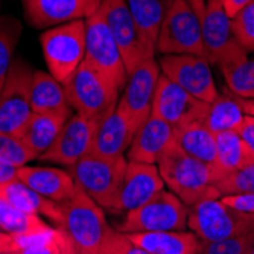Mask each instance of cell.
Listing matches in <instances>:
<instances>
[{
  "mask_svg": "<svg viewBox=\"0 0 254 254\" xmlns=\"http://www.w3.org/2000/svg\"><path fill=\"white\" fill-rule=\"evenodd\" d=\"M84 61L122 93L128 81L127 65L101 9L85 20Z\"/></svg>",
  "mask_w": 254,
  "mask_h": 254,
  "instance_id": "8",
  "label": "cell"
},
{
  "mask_svg": "<svg viewBox=\"0 0 254 254\" xmlns=\"http://www.w3.org/2000/svg\"><path fill=\"white\" fill-rule=\"evenodd\" d=\"M31 107L32 113L40 114H73V110L67 101L64 84L44 70H34L31 85Z\"/></svg>",
  "mask_w": 254,
  "mask_h": 254,
  "instance_id": "24",
  "label": "cell"
},
{
  "mask_svg": "<svg viewBox=\"0 0 254 254\" xmlns=\"http://www.w3.org/2000/svg\"><path fill=\"white\" fill-rule=\"evenodd\" d=\"M205 2H209V0H205Z\"/></svg>",
  "mask_w": 254,
  "mask_h": 254,
  "instance_id": "51",
  "label": "cell"
},
{
  "mask_svg": "<svg viewBox=\"0 0 254 254\" xmlns=\"http://www.w3.org/2000/svg\"><path fill=\"white\" fill-rule=\"evenodd\" d=\"M64 88L73 113L96 122L116 110L121 98V91L85 61L64 82Z\"/></svg>",
  "mask_w": 254,
  "mask_h": 254,
  "instance_id": "3",
  "label": "cell"
},
{
  "mask_svg": "<svg viewBox=\"0 0 254 254\" xmlns=\"http://www.w3.org/2000/svg\"><path fill=\"white\" fill-rule=\"evenodd\" d=\"M218 169L224 178L254 161V155L241 138L238 131H224L216 134Z\"/></svg>",
  "mask_w": 254,
  "mask_h": 254,
  "instance_id": "30",
  "label": "cell"
},
{
  "mask_svg": "<svg viewBox=\"0 0 254 254\" xmlns=\"http://www.w3.org/2000/svg\"><path fill=\"white\" fill-rule=\"evenodd\" d=\"M253 0H222V5H224L225 12L228 14V17L232 18L235 14H238L244 6H247Z\"/></svg>",
  "mask_w": 254,
  "mask_h": 254,
  "instance_id": "43",
  "label": "cell"
},
{
  "mask_svg": "<svg viewBox=\"0 0 254 254\" xmlns=\"http://www.w3.org/2000/svg\"><path fill=\"white\" fill-rule=\"evenodd\" d=\"M230 21L239 44L248 54H254V0L235 14Z\"/></svg>",
  "mask_w": 254,
  "mask_h": 254,
  "instance_id": "34",
  "label": "cell"
},
{
  "mask_svg": "<svg viewBox=\"0 0 254 254\" xmlns=\"http://www.w3.org/2000/svg\"><path fill=\"white\" fill-rule=\"evenodd\" d=\"M99 9L119 46L128 75L145 60L155 58L157 52L138 28L127 0H102Z\"/></svg>",
  "mask_w": 254,
  "mask_h": 254,
  "instance_id": "12",
  "label": "cell"
},
{
  "mask_svg": "<svg viewBox=\"0 0 254 254\" xmlns=\"http://www.w3.org/2000/svg\"><path fill=\"white\" fill-rule=\"evenodd\" d=\"M0 158H3L15 168L26 166L31 161L37 160L34 152L18 135L2 132H0Z\"/></svg>",
  "mask_w": 254,
  "mask_h": 254,
  "instance_id": "33",
  "label": "cell"
},
{
  "mask_svg": "<svg viewBox=\"0 0 254 254\" xmlns=\"http://www.w3.org/2000/svg\"><path fill=\"white\" fill-rule=\"evenodd\" d=\"M198 254H199V253H198Z\"/></svg>",
  "mask_w": 254,
  "mask_h": 254,
  "instance_id": "52",
  "label": "cell"
},
{
  "mask_svg": "<svg viewBox=\"0 0 254 254\" xmlns=\"http://www.w3.org/2000/svg\"><path fill=\"white\" fill-rule=\"evenodd\" d=\"M238 132L242 140L245 142V145L248 146L250 152L254 155V116L245 114L242 124L238 128Z\"/></svg>",
  "mask_w": 254,
  "mask_h": 254,
  "instance_id": "39",
  "label": "cell"
},
{
  "mask_svg": "<svg viewBox=\"0 0 254 254\" xmlns=\"http://www.w3.org/2000/svg\"><path fill=\"white\" fill-rule=\"evenodd\" d=\"M72 114H57V113H48V114H40L32 113L31 119L21 129L18 137L26 146L34 152L37 160L48 151L55 138L58 137L61 128L64 127L65 121L70 118Z\"/></svg>",
  "mask_w": 254,
  "mask_h": 254,
  "instance_id": "25",
  "label": "cell"
},
{
  "mask_svg": "<svg viewBox=\"0 0 254 254\" xmlns=\"http://www.w3.org/2000/svg\"><path fill=\"white\" fill-rule=\"evenodd\" d=\"M18 241L21 244V254H61V236L58 227L48 233Z\"/></svg>",
  "mask_w": 254,
  "mask_h": 254,
  "instance_id": "36",
  "label": "cell"
},
{
  "mask_svg": "<svg viewBox=\"0 0 254 254\" xmlns=\"http://www.w3.org/2000/svg\"><path fill=\"white\" fill-rule=\"evenodd\" d=\"M207 107V102L193 98L169 78L160 75L151 114L165 121L172 128H180L195 121H202Z\"/></svg>",
  "mask_w": 254,
  "mask_h": 254,
  "instance_id": "15",
  "label": "cell"
},
{
  "mask_svg": "<svg viewBox=\"0 0 254 254\" xmlns=\"http://www.w3.org/2000/svg\"><path fill=\"white\" fill-rule=\"evenodd\" d=\"M222 78L232 93L241 99H254V60L221 68Z\"/></svg>",
  "mask_w": 254,
  "mask_h": 254,
  "instance_id": "32",
  "label": "cell"
},
{
  "mask_svg": "<svg viewBox=\"0 0 254 254\" xmlns=\"http://www.w3.org/2000/svg\"><path fill=\"white\" fill-rule=\"evenodd\" d=\"M157 61L161 75L186 90L193 98L210 104L219 96L212 64L207 58L196 55H161Z\"/></svg>",
  "mask_w": 254,
  "mask_h": 254,
  "instance_id": "13",
  "label": "cell"
},
{
  "mask_svg": "<svg viewBox=\"0 0 254 254\" xmlns=\"http://www.w3.org/2000/svg\"><path fill=\"white\" fill-rule=\"evenodd\" d=\"M0 230L18 239L48 233L52 230L41 216L29 215L17 209L8 199L0 196Z\"/></svg>",
  "mask_w": 254,
  "mask_h": 254,
  "instance_id": "28",
  "label": "cell"
},
{
  "mask_svg": "<svg viewBox=\"0 0 254 254\" xmlns=\"http://www.w3.org/2000/svg\"><path fill=\"white\" fill-rule=\"evenodd\" d=\"M0 11H2V6H0Z\"/></svg>",
  "mask_w": 254,
  "mask_h": 254,
  "instance_id": "50",
  "label": "cell"
},
{
  "mask_svg": "<svg viewBox=\"0 0 254 254\" xmlns=\"http://www.w3.org/2000/svg\"><path fill=\"white\" fill-rule=\"evenodd\" d=\"M244 118L245 111L242 110L239 98L230 91V93L219 95L209 104L202 124L213 134H219L224 131H238Z\"/></svg>",
  "mask_w": 254,
  "mask_h": 254,
  "instance_id": "27",
  "label": "cell"
},
{
  "mask_svg": "<svg viewBox=\"0 0 254 254\" xmlns=\"http://www.w3.org/2000/svg\"><path fill=\"white\" fill-rule=\"evenodd\" d=\"M0 233H3V232H2V230H0Z\"/></svg>",
  "mask_w": 254,
  "mask_h": 254,
  "instance_id": "49",
  "label": "cell"
},
{
  "mask_svg": "<svg viewBox=\"0 0 254 254\" xmlns=\"http://www.w3.org/2000/svg\"><path fill=\"white\" fill-rule=\"evenodd\" d=\"M64 224L61 228L70 235L79 254H95L105 241L110 225L104 209L79 186L72 199L61 202Z\"/></svg>",
  "mask_w": 254,
  "mask_h": 254,
  "instance_id": "7",
  "label": "cell"
},
{
  "mask_svg": "<svg viewBox=\"0 0 254 254\" xmlns=\"http://www.w3.org/2000/svg\"><path fill=\"white\" fill-rule=\"evenodd\" d=\"M34 68L15 57L5 85L0 91V132L18 135L32 116L31 85Z\"/></svg>",
  "mask_w": 254,
  "mask_h": 254,
  "instance_id": "11",
  "label": "cell"
},
{
  "mask_svg": "<svg viewBox=\"0 0 254 254\" xmlns=\"http://www.w3.org/2000/svg\"><path fill=\"white\" fill-rule=\"evenodd\" d=\"M157 168L169 190L188 207L205 199L222 198L216 184L224 180V175L216 168L184 152L175 138L160 157Z\"/></svg>",
  "mask_w": 254,
  "mask_h": 254,
  "instance_id": "1",
  "label": "cell"
},
{
  "mask_svg": "<svg viewBox=\"0 0 254 254\" xmlns=\"http://www.w3.org/2000/svg\"><path fill=\"white\" fill-rule=\"evenodd\" d=\"M0 196H3L12 205H15L17 209L29 215L48 218L57 227H63L64 224V213L61 209V204L41 196L18 178L0 184Z\"/></svg>",
  "mask_w": 254,
  "mask_h": 254,
  "instance_id": "22",
  "label": "cell"
},
{
  "mask_svg": "<svg viewBox=\"0 0 254 254\" xmlns=\"http://www.w3.org/2000/svg\"><path fill=\"white\" fill-rule=\"evenodd\" d=\"M125 238L135 247L152 254H198L199 238L193 232H149L131 233Z\"/></svg>",
  "mask_w": 254,
  "mask_h": 254,
  "instance_id": "23",
  "label": "cell"
},
{
  "mask_svg": "<svg viewBox=\"0 0 254 254\" xmlns=\"http://www.w3.org/2000/svg\"><path fill=\"white\" fill-rule=\"evenodd\" d=\"M17 178L41 196L60 204L72 199L78 188L70 172L51 166H21Z\"/></svg>",
  "mask_w": 254,
  "mask_h": 254,
  "instance_id": "20",
  "label": "cell"
},
{
  "mask_svg": "<svg viewBox=\"0 0 254 254\" xmlns=\"http://www.w3.org/2000/svg\"><path fill=\"white\" fill-rule=\"evenodd\" d=\"M127 248L128 239L125 238V235L119 233L116 228L110 227L104 244L95 254H127Z\"/></svg>",
  "mask_w": 254,
  "mask_h": 254,
  "instance_id": "37",
  "label": "cell"
},
{
  "mask_svg": "<svg viewBox=\"0 0 254 254\" xmlns=\"http://www.w3.org/2000/svg\"><path fill=\"white\" fill-rule=\"evenodd\" d=\"M174 138L186 154L218 169L216 134L207 128L202 121H195L180 128H174Z\"/></svg>",
  "mask_w": 254,
  "mask_h": 254,
  "instance_id": "26",
  "label": "cell"
},
{
  "mask_svg": "<svg viewBox=\"0 0 254 254\" xmlns=\"http://www.w3.org/2000/svg\"><path fill=\"white\" fill-rule=\"evenodd\" d=\"M188 227L202 242H218L254 232V213L230 207L221 198L189 207Z\"/></svg>",
  "mask_w": 254,
  "mask_h": 254,
  "instance_id": "4",
  "label": "cell"
},
{
  "mask_svg": "<svg viewBox=\"0 0 254 254\" xmlns=\"http://www.w3.org/2000/svg\"><path fill=\"white\" fill-rule=\"evenodd\" d=\"M17 171H18V168L8 163V161H5L3 158H0V184L8 183L11 180H15Z\"/></svg>",
  "mask_w": 254,
  "mask_h": 254,
  "instance_id": "41",
  "label": "cell"
},
{
  "mask_svg": "<svg viewBox=\"0 0 254 254\" xmlns=\"http://www.w3.org/2000/svg\"><path fill=\"white\" fill-rule=\"evenodd\" d=\"M98 122L73 113L61 128L52 146L38 160L72 168L90 154Z\"/></svg>",
  "mask_w": 254,
  "mask_h": 254,
  "instance_id": "16",
  "label": "cell"
},
{
  "mask_svg": "<svg viewBox=\"0 0 254 254\" xmlns=\"http://www.w3.org/2000/svg\"><path fill=\"white\" fill-rule=\"evenodd\" d=\"M155 51L160 55H196L205 58L201 18L186 0H174L161 23Z\"/></svg>",
  "mask_w": 254,
  "mask_h": 254,
  "instance_id": "9",
  "label": "cell"
},
{
  "mask_svg": "<svg viewBox=\"0 0 254 254\" xmlns=\"http://www.w3.org/2000/svg\"><path fill=\"white\" fill-rule=\"evenodd\" d=\"M2 254H21L20 251H15V253H2Z\"/></svg>",
  "mask_w": 254,
  "mask_h": 254,
  "instance_id": "48",
  "label": "cell"
},
{
  "mask_svg": "<svg viewBox=\"0 0 254 254\" xmlns=\"http://www.w3.org/2000/svg\"><path fill=\"white\" fill-rule=\"evenodd\" d=\"M60 228V236H61V254H79L73 239L70 238L64 228L58 227Z\"/></svg>",
  "mask_w": 254,
  "mask_h": 254,
  "instance_id": "42",
  "label": "cell"
},
{
  "mask_svg": "<svg viewBox=\"0 0 254 254\" xmlns=\"http://www.w3.org/2000/svg\"><path fill=\"white\" fill-rule=\"evenodd\" d=\"M21 250V244L18 238L8 235V233H0V254L2 253H15Z\"/></svg>",
  "mask_w": 254,
  "mask_h": 254,
  "instance_id": "40",
  "label": "cell"
},
{
  "mask_svg": "<svg viewBox=\"0 0 254 254\" xmlns=\"http://www.w3.org/2000/svg\"><path fill=\"white\" fill-rule=\"evenodd\" d=\"M40 44L49 73L64 84L85 58V20L43 31Z\"/></svg>",
  "mask_w": 254,
  "mask_h": 254,
  "instance_id": "5",
  "label": "cell"
},
{
  "mask_svg": "<svg viewBox=\"0 0 254 254\" xmlns=\"http://www.w3.org/2000/svg\"><path fill=\"white\" fill-rule=\"evenodd\" d=\"M135 132L137 128L134 124L119 107H116V110L98 122L90 154L107 158L121 157L129 149Z\"/></svg>",
  "mask_w": 254,
  "mask_h": 254,
  "instance_id": "19",
  "label": "cell"
},
{
  "mask_svg": "<svg viewBox=\"0 0 254 254\" xmlns=\"http://www.w3.org/2000/svg\"><path fill=\"white\" fill-rule=\"evenodd\" d=\"M23 34V25L20 18L9 14H0V91H2L11 64L14 61V54L17 44L20 43Z\"/></svg>",
  "mask_w": 254,
  "mask_h": 254,
  "instance_id": "31",
  "label": "cell"
},
{
  "mask_svg": "<svg viewBox=\"0 0 254 254\" xmlns=\"http://www.w3.org/2000/svg\"><path fill=\"white\" fill-rule=\"evenodd\" d=\"M166 184L160 175L157 165L128 160L114 213H127L143 205L155 193L163 190Z\"/></svg>",
  "mask_w": 254,
  "mask_h": 254,
  "instance_id": "18",
  "label": "cell"
},
{
  "mask_svg": "<svg viewBox=\"0 0 254 254\" xmlns=\"http://www.w3.org/2000/svg\"><path fill=\"white\" fill-rule=\"evenodd\" d=\"M241 254H254V244H253L247 251H244V253H241Z\"/></svg>",
  "mask_w": 254,
  "mask_h": 254,
  "instance_id": "47",
  "label": "cell"
},
{
  "mask_svg": "<svg viewBox=\"0 0 254 254\" xmlns=\"http://www.w3.org/2000/svg\"><path fill=\"white\" fill-rule=\"evenodd\" d=\"M172 3L174 0H127L134 20L154 49L157 48L161 23L166 18Z\"/></svg>",
  "mask_w": 254,
  "mask_h": 254,
  "instance_id": "29",
  "label": "cell"
},
{
  "mask_svg": "<svg viewBox=\"0 0 254 254\" xmlns=\"http://www.w3.org/2000/svg\"><path fill=\"white\" fill-rule=\"evenodd\" d=\"M189 222V207L171 190H160L149 201L127 212L116 228L122 235L149 232H180Z\"/></svg>",
  "mask_w": 254,
  "mask_h": 254,
  "instance_id": "6",
  "label": "cell"
},
{
  "mask_svg": "<svg viewBox=\"0 0 254 254\" xmlns=\"http://www.w3.org/2000/svg\"><path fill=\"white\" fill-rule=\"evenodd\" d=\"M216 189L222 196L254 192V161L248 166L227 175L216 184Z\"/></svg>",
  "mask_w": 254,
  "mask_h": 254,
  "instance_id": "35",
  "label": "cell"
},
{
  "mask_svg": "<svg viewBox=\"0 0 254 254\" xmlns=\"http://www.w3.org/2000/svg\"><path fill=\"white\" fill-rule=\"evenodd\" d=\"M172 142L174 128L151 114L148 121L137 129L128 149V160L146 165H157L160 157Z\"/></svg>",
  "mask_w": 254,
  "mask_h": 254,
  "instance_id": "21",
  "label": "cell"
},
{
  "mask_svg": "<svg viewBox=\"0 0 254 254\" xmlns=\"http://www.w3.org/2000/svg\"><path fill=\"white\" fill-rule=\"evenodd\" d=\"M127 163L128 160L125 155L107 158L88 154L70 168V174L76 186H79L104 210L114 212Z\"/></svg>",
  "mask_w": 254,
  "mask_h": 254,
  "instance_id": "2",
  "label": "cell"
},
{
  "mask_svg": "<svg viewBox=\"0 0 254 254\" xmlns=\"http://www.w3.org/2000/svg\"><path fill=\"white\" fill-rule=\"evenodd\" d=\"M205 58L212 65L221 68L232 67L248 60V52L239 44L232 21L224 9L222 0H209L201 20Z\"/></svg>",
  "mask_w": 254,
  "mask_h": 254,
  "instance_id": "10",
  "label": "cell"
},
{
  "mask_svg": "<svg viewBox=\"0 0 254 254\" xmlns=\"http://www.w3.org/2000/svg\"><path fill=\"white\" fill-rule=\"evenodd\" d=\"M230 207L247 213H254V192L251 193H236V195H225L221 198Z\"/></svg>",
  "mask_w": 254,
  "mask_h": 254,
  "instance_id": "38",
  "label": "cell"
},
{
  "mask_svg": "<svg viewBox=\"0 0 254 254\" xmlns=\"http://www.w3.org/2000/svg\"><path fill=\"white\" fill-rule=\"evenodd\" d=\"M127 254H152L146 250H142V248H138L135 245H132L129 241H128V248H127Z\"/></svg>",
  "mask_w": 254,
  "mask_h": 254,
  "instance_id": "46",
  "label": "cell"
},
{
  "mask_svg": "<svg viewBox=\"0 0 254 254\" xmlns=\"http://www.w3.org/2000/svg\"><path fill=\"white\" fill-rule=\"evenodd\" d=\"M241 105L242 110L245 111V114H250V116H254V99H241Z\"/></svg>",
  "mask_w": 254,
  "mask_h": 254,
  "instance_id": "45",
  "label": "cell"
},
{
  "mask_svg": "<svg viewBox=\"0 0 254 254\" xmlns=\"http://www.w3.org/2000/svg\"><path fill=\"white\" fill-rule=\"evenodd\" d=\"M23 12L35 29H51L78 20H87L99 11L102 0H21Z\"/></svg>",
  "mask_w": 254,
  "mask_h": 254,
  "instance_id": "17",
  "label": "cell"
},
{
  "mask_svg": "<svg viewBox=\"0 0 254 254\" xmlns=\"http://www.w3.org/2000/svg\"><path fill=\"white\" fill-rule=\"evenodd\" d=\"M161 75L157 58L145 60L128 75L118 107L138 129L151 116L158 78Z\"/></svg>",
  "mask_w": 254,
  "mask_h": 254,
  "instance_id": "14",
  "label": "cell"
},
{
  "mask_svg": "<svg viewBox=\"0 0 254 254\" xmlns=\"http://www.w3.org/2000/svg\"><path fill=\"white\" fill-rule=\"evenodd\" d=\"M186 2L193 8V11L196 12V15L202 20V17L205 14V5H207L205 0H186Z\"/></svg>",
  "mask_w": 254,
  "mask_h": 254,
  "instance_id": "44",
  "label": "cell"
}]
</instances>
